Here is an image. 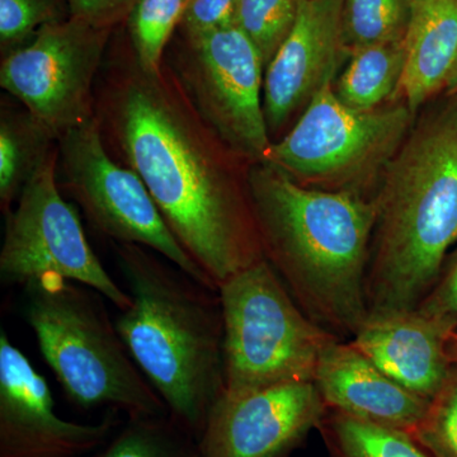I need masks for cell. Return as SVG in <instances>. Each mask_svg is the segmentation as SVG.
Returning <instances> with one entry per match:
<instances>
[{"label": "cell", "instance_id": "obj_26", "mask_svg": "<svg viewBox=\"0 0 457 457\" xmlns=\"http://www.w3.org/2000/svg\"><path fill=\"white\" fill-rule=\"evenodd\" d=\"M411 437L436 457H457V368L451 369Z\"/></svg>", "mask_w": 457, "mask_h": 457}, {"label": "cell", "instance_id": "obj_20", "mask_svg": "<svg viewBox=\"0 0 457 457\" xmlns=\"http://www.w3.org/2000/svg\"><path fill=\"white\" fill-rule=\"evenodd\" d=\"M87 457H201L196 437L167 416L129 417Z\"/></svg>", "mask_w": 457, "mask_h": 457}, {"label": "cell", "instance_id": "obj_23", "mask_svg": "<svg viewBox=\"0 0 457 457\" xmlns=\"http://www.w3.org/2000/svg\"><path fill=\"white\" fill-rule=\"evenodd\" d=\"M305 0H237L234 25L254 45L267 65L293 31Z\"/></svg>", "mask_w": 457, "mask_h": 457}, {"label": "cell", "instance_id": "obj_21", "mask_svg": "<svg viewBox=\"0 0 457 457\" xmlns=\"http://www.w3.org/2000/svg\"><path fill=\"white\" fill-rule=\"evenodd\" d=\"M413 0H345L342 41L350 57L354 51L404 40Z\"/></svg>", "mask_w": 457, "mask_h": 457}, {"label": "cell", "instance_id": "obj_19", "mask_svg": "<svg viewBox=\"0 0 457 457\" xmlns=\"http://www.w3.org/2000/svg\"><path fill=\"white\" fill-rule=\"evenodd\" d=\"M405 66L404 40L352 53L335 92L342 104L369 111L399 92Z\"/></svg>", "mask_w": 457, "mask_h": 457}, {"label": "cell", "instance_id": "obj_16", "mask_svg": "<svg viewBox=\"0 0 457 457\" xmlns=\"http://www.w3.org/2000/svg\"><path fill=\"white\" fill-rule=\"evenodd\" d=\"M314 383L327 407L411 436L429 404L384 374L351 343L328 345Z\"/></svg>", "mask_w": 457, "mask_h": 457}, {"label": "cell", "instance_id": "obj_29", "mask_svg": "<svg viewBox=\"0 0 457 457\" xmlns=\"http://www.w3.org/2000/svg\"><path fill=\"white\" fill-rule=\"evenodd\" d=\"M71 16L99 29H113L126 21L137 0H65Z\"/></svg>", "mask_w": 457, "mask_h": 457}, {"label": "cell", "instance_id": "obj_15", "mask_svg": "<svg viewBox=\"0 0 457 457\" xmlns=\"http://www.w3.org/2000/svg\"><path fill=\"white\" fill-rule=\"evenodd\" d=\"M451 330L420 309L370 314L351 345L394 381L431 402L453 366L446 348Z\"/></svg>", "mask_w": 457, "mask_h": 457}, {"label": "cell", "instance_id": "obj_3", "mask_svg": "<svg viewBox=\"0 0 457 457\" xmlns=\"http://www.w3.org/2000/svg\"><path fill=\"white\" fill-rule=\"evenodd\" d=\"M114 253L131 296L117 330L171 420L197 440L225 389L220 295L145 246L116 243Z\"/></svg>", "mask_w": 457, "mask_h": 457}, {"label": "cell", "instance_id": "obj_31", "mask_svg": "<svg viewBox=\"0 0 457 457\" xmlns=\"http://www.w3.org/2000/svg\"><path fill=\"white\" fill-rule=\"evenodd\" d=\"M446 89L449 96H457V62L451 71L449 80H447Z\"/></svg>", "mask_w": 457, "mask_h": 457}, {"label": "cell", "instance_id": "obj_17", "mask_svg": "<svg viewBox=\"0 0 457 457\" xmlns=\"http://www.w3.org/2000/svg\"><path fill=\"white\" fill-rule=\"evenodd\" d=\"M399 92L411 112L442 88L457 62V0H413Z\"/></svg>", "mask_w": 457, "mask_h": 457}, {"label": "cell", "instance_id": "obj_11", "mask_svg": "<svg viewBox=\"0 0 457 457\" xmlns=\"http://www.w3.org/2000/svg\"><path fill=\"white\" fill-rule=\"evenodd\" d=\"M112 29L69 17L2 57L0 86L56 137L96 117V87Z\"/></svg>", "mask_w": 457, "mask_h": 457}, {"label": "cell", "instance_id": "obj_30", "mask_svg": "<svg viewBox=\"0 0 457 457\" xmlns=\"http://www.w3.org/2000/svg\"><path fill=\"white\" fill-rule=\"evenodd\" d=\"M446 348L451 362L457 366V330H451L449 337H447Z\"/></svg>", "mask_w": 457, "mask_h": 457}, {"label": "cell", "instance_id": "obj_6", "mask_svg": "<svg viewBox=\"0 0 457 457\" xmlns=\"http://www.w3.org/2000/svg\"><path fill=\"white\" fill-rule=\"evenodd\" d=\"M224 315V392L314 383L335 337L295 305L266 258L218 287Z\"/></svg>", "mask_w": 457, "mask_h": 457}, {"label": "cell", "instance_id": "obj_9", "mask_svg": "<svg viewBox=\"0 0 457 457\" xmlns=\"http://www.w3.org/2000/svg\"><path fill=\"white\" fill-rule=\"evenodd\" d=\"M59 147L29 179L5 215L0 251V278L25 286L44 278H62L97 291L125 311L130 294L104 270L84 234L82 222L57 186Z\"/></svg>", "mask_w": 457, "mask_h": 457}, {"label": "cell", "instance_id": "obj_2", "mask_svg": "<svg viewBox=\"0 0 457 457\" xmlns=\"http://www.w3.org/2000/svg\"><path fill=\"white\" fill-rule=\"evenodd\" d=\"M248 183L264 258L306 311L356 335L369 317L365 273L375 198L311 188L270 163L252 164Z\"/></svg>", "mask_w": 457, "mask_h": 457}, {"label": "cell", "instance_id": "obj_27", "mask_svg": "<svg viewBox=\"0 0 457 457\" xmlns=\"http://www.w3.org/2000/svg\"><path fill=\"white\" fill-rule=\"evenodd\" d=\"M237 0H188L180 27L185 36L203 35L234 25Z\"/></svg>", "mask_w": 457, "mask_h": 457}, {"label": "cell", "instance_id": "obj_13", "mask_svg": "<svg viewBox=\"0 0 457 457\" xmlns=\"http://www.w3.org/2000/svg\"><path fill=\"white\" fill-rule=\"evenodd\" d=\"M117 411L96 425L57 416L49 385L0 330V457H87L110 440Z\"/></svg>", "mask_w": 457, "mask_h": 457}, {"label": "cell", "instance_id": "obj_12", "mask_svg": "<svg viewBox=\"0 0 457 457\" xmlns=\"http://www.w3.org/2000/svg\"><path fill=\"white\" fill-rule=\"evenodd\" d=\"M326 407L312 381L224 392L197 438L201 457H284Z\"/></svg>", "mask_w": 457, "mask_h": 457}, {"label": "cell", "instance_id": "obj_14", "mask_svg": "<svg viewBox=\"0 0 457 457\" xmlns=\"http://www.w3.org/2000/svg\"><path fill=\"white\" fill-rule=\"evenodd\" d=\"M343 2L305 0L293 31L267 65L263 110L270 134L305 110L348 60L342 41Z\"/></svg>", "mask_w": 457, "mask_h": 457}, {"label": "cell", "instance_id": "obj_25", "mask_svg": "<svg viewBox=\"0 0 457 457\" xmlns=\"http://www.w3.org/2000/svg\"><path fill=\"white\" fill-rule=\"evenodd\" d=\"M69 17L65 0H0L2 57L26 45L42 27Z\"/></svg>", "mask_w": 457, "mask_h": 457}, {"label": "cell", "instance_id": "obj_4", "mask_svg": "<svg viewBox=\"0 0 457 457\" xmlns=\"http://www.w3.org/2000/svg\"><path fill=\"white\" fill-rule=\"evenodd\" d=\"M381 179L369 315L417 309L457 242V96L413 125Z\"/></svg>", "mask_w": 457, "mask_h": 457}, {"label": "cell", "instance_id": "obj_24", "mask_svg": "<svg viewBox=\"0 0 457 457\" xmlns=\"http://www.w3.org/2000/svg\"><path fill=\"white\" fill-rule=\"evenodd\" d=\"M341 457H428L408 433L337 411L332 422Z\"/></svg>", "mask_w": 457, "mask_h": 457}, {"label": "cell", "instance_id": "obj_22", "mask_svg": "<svg viewBox=\"0 0 457 457\" xmlns=\"http://www.w3.org/2000/svg\"><path fill=\"white\" fill-rule=\"evenodd\" d=\"M188 0H137L126 18L132 53L143 68L164 64L165 49L180 25Z\"/></svg>", "mask_w": 457, "mask_h": 457}, {"label": "cell", "instance_id": "obj_8", "mask_svg": "<svg viewBox=\"0 0 457 457\" xmlns=\"http://www.w3.org/2000/svg\"><path fill=\"white\" fill-rule=\"evenodd\" d=\"M57 147L62 188L98 233L117 245L145 246L218 290L173 236L140 177L108 153L97 117L60 135Z\"/></svg>", "mask_w": 457, "mask_h": 457}, {"label": "cell", "instance_id": "obj_18", "mask_svg": "<svg viewBox=\"0 0 457 457\" xmlns=\"http://www.w3.org/2000/svg\"><path fill=\"white\" fill-rule=\"evenodd\" d=\"M59 137L29 110L2 108L0 206L7 213L29 179L57 147Z\"/></svg>", "mask_w": 457, "mask_h": 457}, {"label": "cell", "instance_id": "obj_5", "mask_svg": "<svg viewBox=\"0 0 457 457\" xmlns=\"http://www.w3.org/2000/svg\"><path fill=\"white\" fill-rule=\"evenodd\" d=\"M25 318L42 357L78 408L106 405L129 417L167 416L132 360L102 295L62 278L25 286Z\"/></svg>", "mask_w": 457, "mask_h": 457}, {"label": "cell", "instance_id": "obj_28", "mask_svg": "<svg viewBox=\"0 0 457 457\" xmlns=\"http://www.w3.org/2000/svg\"><path fill=\"white\" fill-rule=\"evenodd\" d=\"M417 309L447 324L451 329L457 330V251L450 262L446 275Z\"/></svg>", "mask_w": 457, "mask_h": 457}, {"label": "cell", "instance_id": "obj_7", "mask_svg": "<svg viewBox=\"0 0 457 457\" xmlns=\"http://www.w3.org/2000/svg\"><path fill=\"white\" fill-rule=\"evenodd\" d=\"M414 114L404 101L361 111L342 104L333 83L319 90L291 131L273 141L266 163L302 185L359 192L407 139Z\"/></svg>", "mask_w": 457, "mask_h": 457}, {"label": "cell", "instance_id": "obj_1", "mask_svg": "<svg viewBox=\"0 0 457 457\" xmlns=\"http://www.w3.org/2000/svg\"><path fill=\"white\" fill-rule=\"evenodd\" d=\"M102 71L96 117L104 143L143 180L189 257L216 287L263 260L252 164L204 121L168 62L143 68L129 45Z\"/></svg>", "mask_w": 457, "mask_h": 457}, {"label": "cell", "instance_id": "obj_10", "mask_svg": "<svg viewBox=\"0 0 457 457\" xmlns=\"http://www.w3.org/2000/svg\"><path fill=\"white\" fill-rule=\"evenodd\" d=\"M204 121L237 155L266 163L273 141L263 110L264 65L236 25L188 37L168 62Z\"/></svg>", "mask_w": 457, "mask_h": 457}]
</instances>
